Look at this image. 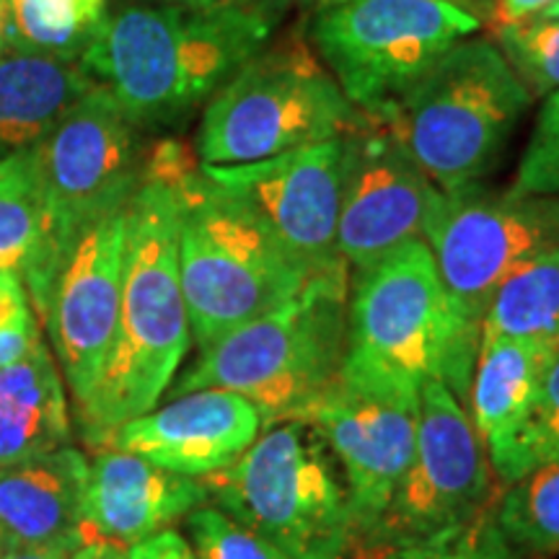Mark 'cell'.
<instances>
[{
    "label": "cell",
    "mask_w": 559,
    "mask_h": 559,
    "mask_svg": "<svg viewBox=\"0 0 559 559\" xmlns=\"http://www.w3.org/2000/svg\"><path fill=\"white\" fill-rule=\"evenodd\" d=\"M190 342L179 280V200L169 181L143 169L128 205L115 345L99 386L79 412L91 449H102L111 430L156 407Z\"/></svg>",
    "instance_id": "3"
},
{
    "label": "cell",
    "mask_w": 559,
    "mask_h": 559,
    "mask_svg": "<svg viewBox=\"0 0 559 559\" xmlns=\"http://www.w3.org/2000/svg\"><path fill=\"white\" fill-rule=\"evenodd\" d=\"M45 223L29 267L21 275L37 321L70 249L91 223L130 205L143 179L140 128L96 83L45 143L37 145Z\"/></svg>",
    "instance_id": "9"
},
{
    "label": "cell",
    "mask_w": 559,
    "mask_h": 559,
    "mask_svg": "<svg viewBox=\"0 0 559 559\" xmlns=\"http://www.w3.org/2000/svg\"><path fill=\"white\" fill-rule=\"evenodd\" d=\"M3 52H5V45H3V34H0V58H3Z\"/></svg>",
    "instance_id": "43"
},
{
    "label": "cell",
    "mask_w": 559,
    "mask_h": 559,
    "mask_svg": "<svg viewBox=\"0 0 559 559\" xmlns=\"http://www.w3.org/2000/svg\"><path fill=\"white\" fill-rule=\"evenodd\" d=\"M86 481L88 459L73 445L0 466V526L21 544L79 542Z\"/></svg>",
    "instance_id": "19"
},
{
    "label": "cell",
    "mask_w": 559,
    "mask_h": 559,
    "mask_svg": "<svg viewBox=\"0 0 559 559\" xmlns=\"http://www.w3.org/2000/svg\"><path fill=\"white\" fill-rule=\"evenodd\" d=\"M277 21L257 5H120L81 62L135 128H171L267 47Z\"/></svg>",
    "instance_id": "1"
},
{
    "label": "cell",
    "mask_w": 559,
    "mask_h": 559,
    "mask_svg": "<svg viewBox=\"0 0 559 559\" xmlns=\"http://www.w3.org/2000/svg\"><path fill=\"white\" fill-rule=\"evenodd\" d=\"M11 544H13V539H11V536H9V534H5V528H3V526H0V557H3V555H5V549H9V547H11Z\"/></svg>",
    "instance_id": "40"
},
{
    "label": "cell",
    "mask_w": 559,
    "mask_h": 559,
    "mask_svg": "<svg viewBox=\"0 0 559 559\" xmlns=\"http://www.w3.org/2000/svg\"><path fill=\"white\" fill-rule=\"evenodd\" d=\"M109 0H0L9 52L81 60L107 19Z\"/></svg>",
    "instance_id": "23"
},
{
    "label": "cell",
    "mask_w": 559,
    "mask_h": 559,
    "mask_svg": "<svg viewBox=\"0 0 559 559\" xmlns=\"http://www.w3.org/2000/svg\"><path fill=\"white\" fill-rule=\"evenodd\" d=\"M207 502L290 559H349L353 521L332 451L306 419L264 428L226 469L202 477Z\"/></svg>",
    "instance_id": "6"
},
{
    "label": "cell",
    "mask_w": 559,
    "mask_h": 559,
    "mask_svg": "<svg viewBox=\"0 0 559 559\" xmlns=\"http://www.w3.org/2000/svg\"><path fill=\"white\" fill-rule=\"evenodd\" d=\"M86 534V531H83ZM83 542V536L79 542H60V544H21L13 542L5 555L0 559H70L73 549Z\"/></svg>",
    "instance_id": "35"
},
{
    "label": "cell",
    "mask_w": 559,
    "mask_h": 559,
    "mask_svg": "<svg viewBox=\"0 0 559 559\" xmlns=\"http://www.w3.org/2000/svg\"><path fill=\"white\" fill-rule=\"evenodd\" d=\"M39 340V321L24 283L13 272H0V368L24 358Z\"/></svg>",
    "instance_id": "32"
},
{
    "label": "cell",
    "mask_w": 559,
    "mask_h": 559,
    "mask_svg": "<svg viewBox=\"0 0 559 559\" xmlns=\"http://www.w3.org/2000/svg\"><path fill=\"white\" fill-rule=\"evenodd\" d=\"M539 16H544V19H557L559 21V0H555V3L549 5V9H544Z\"/></svg>",
    "instance_id": "41"
},
{
    "label": "cell",
    "mask_w": 559,
    "mask_h": 559,
    "mask_svg": "<svg viewBox=\"0 0 559 559\" xmlns=\"http://www.w3.org/2000/svg\"><path fill=\"white\" fill-rule=\"evenodd\" d=\"M500 495L487 445L469 412L440 381L419 391L417 440L373 542L358 559L428 542L487 513Z\"/></svg>",
    "instance_id": "11"
},
{
    "label": "cell",
    "mask_w": 559,
    "mask_h": 559,
    "mask_svg": "<svg viewBox=\"0 0 559 559\" xmlns=\"http://www.w3.org/2000/svg\"><path fill=\"white\" fill-rule=\"evenodd\" d=\"M487 37L515 79L523 83L531 99H547L559 88V21L531 16L521 21L489 24Z\"/></svg>",
    "instance_id": "28"
},
{
    "label": "cell",
    "mask_w": 559,
    "mask_h": 559,
    "mask_svg": "<svg viewBox=\"0 0 559 559\" xmlns=\"http://www.w3.org/2000/svg\"><path fill=\"white\" fill-rule=\"evenodd\" d=\"M319 3H330V0H319ZM319 3H317V5H319Z\"/></svg>",
    "instance_id": "44"
},
{
    "label": "cell",
    "mask_w": 559,
    "mask_h": 559,
    "mask_svg": "<svg viewBox=\"0 0 559 559\" xmlns=\"http://www.w3.org/2000/svg\"><path fill=\"white\" fill-rule=\"evenodd\" d=\"M423 239L453 306L481 326L502 280L559 249V194L492 192L481 185L436 190Z\"/></svg>",
    "instance_id": "12"
},
{
    "label": "cell",
    "mask_w": 559,
    "mask_h": 559,
    "mask_svg": "<svg viewBox=\"0 0 559 559\" xmlns=\"http://www.w3.org/2000/svg\"><path fill=\"white\" fill-rule=\"evenodd\" d=\"M500 487L513 485L542 466L559 464V353L544 373L534 402L513 432L487 449Z\"/></svg>",
    "instance_id": "27"
},
{
    "label": "cell",
    "mask_w": 559,
    "mask_h": 559,
    "mask_svg": "<svg viewBox=\"0 0 559 559\" xmlns=\"http://www.w3.org/2000/svg\"><path fill=\"white\" fill-rule=\"evenodd\" d=\"M555 0H487V19H481V26L489 24H502V21H521L539 16L544 9Z\"/></svg>",
    "instance_id": "34"
},
{
    "label": "cell",
    "mask_w": 559,
    "mask_h": 559,
    "mask_svg": "<svg viewBox=\"0 0 559 559\" xmlns=\"http://www.w3.org/2000/svg\"><path fill=\"white\" fill-rule=\"evenodd\" d=\"M492 513L502 536L523 559L559 555V464L500 487Z\"/></svg>",
    "instance_id": "26"
},
{
    "label": "cell",
    "mask_w": 559,
    "mask_h": 559,
    "mask_svg": "<svg viewBox=\"0 0 559 559\" xmlns=\"http://www.w3.org/2000/svg\"><path fill=\"white\" fill-rule=\"evenodd\" d=\"M205 502L202 479L166 472L132 453L99 449L88 461L83 526L128 549Z\"/></svg>",
    "instance_id": "18"
},
{
    "label": "cell",
    "mask_w": 559,
    "mask_h": 559,
    "mask_svg": "<svg viewBox=\"0 0 559 559\" xmlns=\"http://www.w3.org/2000/svg\"><path fill=\"white\" fill-rule=\"evenodd\" d=\"M202 171L241 200L309 277L347 267L337 251L342 138L254 164L202 166Z\"/></svg>",
    "instance_id": "13"
},
{
    "label": "cell",
    "mask_w": 559,
    "mask_h": 559,
    "mask_svg": "<svg viewBox=\"0 0 559 559\" xmlns=\"http://www.w3.org/2000/svg\"><path fill=\"white\" fill-rule=\"evenodd\" d=\"M319 0H254V5H260V9L270 11L272 16H283L288 9H296V5H317Z\"/></svg>",
    "instance_id": "37"
},
{
    "label": "cell",
    "mask_w": 559,
    "mask_h": 559,
    "mask_svg": "<svg viewBox=\"0 0 559 559\" xmlns=\"http://www.w3.org/2000/svg\"><path fill=\"white\" fill-rule=\"evenodd\" d=\"M417 409L419 402L370 394L337 379L300 417L332 451L345 481L353 521L349 559H358L373 542L407 472L417 440Z\"/></svg>",
    "instance_id": "14"
},
{
    "label": "cell",
    "mask_w": 559,
    "mask_h": 559,
    "mask_svg": "<svg viewBox=\"0 0 559 559\" xmlns=\"http://www.w3.org/2000/svg\"><path fill=\"white\" fill-rule=\"evenodd\" d=\"M96 86L81 60L11 52L0 58V158L37 148Z\"/></svg>",
    "instance_id": "20"
},
{
    "label": "cell",
    "mask_w": 559,
    "mask_h": 559,
    "mask_svg": "<svg viewBox=\"0 0 559 559\" xmlns=\"http://www.w3.org/2000/svg\"><path fill=\"white\" fill-rule=\"evenodd\" d=\"M492 508L464 526L443 531L428 542L394 549L381 559H523L502 536Z\"/></svg>",
    "instance_id": "30"
},
{
    "label": "cell",
    "mask_w": 559,
    "mask_h": 559,
    "mask_svg": "<svg viewBox=\"0 0 559 559\" xmlns=\"http://www.w3.org/2000/svg\"><path fill=\"white\" fill-rule=\"evenodd\" d=\"M349 270L319 272L275 311L200 349L166 394L221 389L251 402L262 430L306 409L340 379L345 355Z\"/></svg>",
    "instance_id": "5"
},
{
    "label": "cell",
    "mask_w": 559,
    "mask_h": 559,
    "mask_svg": "<svg viewBox=\"0 0 559 559\" xmlns=\"http://www.w3.org/2000/svg\"><path fill=\"white\" fill-rule=\"evenodd\" d=\"M70 445L68 386L52 349L37 342L24 358L0 368V466Z\"/></svg>",
    "instance_id": "21"
},
{
    "label": "cell",
    "mask_w": 559,
    "mask_h": 559,
    "mask_svg": "<svg viewBox=\"0 0 559 559\" xmlns=\"http://www.w3.org/2000/svg\"><path fill=\"white\" fill-rule=\"evenodd\" d=\"M124 559H198L190 547V542L185 539V534H179L177 528H164L151 534L148 539L132 544L124 551Z\"/></svg>",
    "instance_id": "33"
},
{
    "label": "cell",
    "mask_w": 559,
    "mask_h": 559,
    "mask_svg": "<svg viewBox=\"0 0 559 559\" xmlns=\"http://www.w3.org/2000/svg\"><path fill=\"white\" fill-rule=\"evenodd\" d=\"M534 102L489 37H466L386 117L440 192L479 185Z\"/></svg>",
    "instance_id": "7"
},
{
    "label": "cell",
    "mask_w": 559,
    "mask_h": 559,
    "mask_svg": "<svg viewBox=\"0 0 559 559\" xmlns=\"http://www.w3.org/2000/svg\"><path fill=\"white\" fill-rule=\"evenodd\" d=\"M557 353V340L481 337L466 412L487 449L515 430Z\"/></svg>",
    "instance_id": "22"
},
{
    "label": "cell",
    "mask_w": 559,
    "mask_h": 559,
    "mask_svg": "<svg viewBox=\"0 0 559 559\" xmlns=\"http://www.w3.org/2000/svg\"><path fill=\"white\" fill-rule=\"evenodd\" d=\"M185 531L198 559H290L213 502L187 513Z\"/></svg>",
    "instance_id": "29"
},
{
    "label": "cell",
    "mask_w": 559,
    "mask_h": 559,
    "mask_svg": "<svg viewBox=\"0 0 559 559\" xmlns=\"http://www.w3.org/2000/svg\"><path fill=\"white\" fill-rule=\"evenodd\" d=\"M481 337L559 342V249L502 280L481 317Z\"/></svg>",
    "instance_id": "24"
},
{
    "label": "cell",
    "mask_w": 559,
    "mask_h": 559,
    "mask_svg": "<svg viewBox=\"0 0 559 559\" xmlns=\"http://www.w3.org/2000/svg\"><path fill=\"white\" fill-rule=\"evenodd\" d=\"M432 194V181L386 122L342 138L337 251L349 272L423 239Z\"/></svg>",
    "instance_id": "15"
},
{
    "label": "cell",
    "mask_w": 559,
    "mask_h": 559,
    "mask_svg": "<svg viewBox=\"0 0 559 559\" xmlns=\"http://www.w3.org/2000/svg\"><path fill=\"white\" fill-rule=\"evenodd\" d=\"M479 29L477 11L451 0H330L313 11L309 39L349 104L381 122Z\"/></svg>",
    "instance_id": "10"
},
{
    "label": "cell",
    "mask_w": 559,
    "mask_h": 559,
    "mask_svg": "<svg viewBox=\"0 0 559 559\" xmlns=\"http://www.w3.org/2000/svg\"><path fill=\"white\" fill-rule=\"evenodd\" d=\"M181 5H187V9L207 11V9H223V5H254V0H181ZM257 9H260V5H257Z\"/></svg>",
    "instance_id": "38"
},
{
    "label": "cell",
    "mask_w": 559,
    "mask_h": 559,
    "mask_svg": "<svg viewBox=\"0 0 559 559\" xmlns=\"http://www.w3.org/2000/svg\"><path fill=\"white\" fill-rule=\"evenodd\" d=\"M132 3H138V5H169V3L181 5V0H124V5H132Z\"/></svg>",
    "instance_id": "39"
},
{
    "label": "cell",
    "mask_w": 559,
    "mask_h": 559,
    "mask_svg": "<svg viewBox=\"0 0 559 559\" xmlns=\"http://www.w3.org/2000/svg\"><path fill=\"white\" fill-rule=\"evenodd\" d=\"M451 3H459V5H466V9H469V3H485V0H451Z\"/></svg>",
    "instance_id": "42"
},
{
    "label": "cell",
    "mask_w": 559,
    "mask_h": 559,
    "mask_svg": "<svg viewBox=\"0 0 559 559\" xmlns=\"http://www.w3.org/2000/svg\"><path fill=\"white\" fill-rule=\"evenodd\" d=\"M508 190L513 194H559V88L544 99Z\"/></svg>",
    "instance_id": "31"
},
{
    "label": "cell",
    "mask_w": 559,
    "mask_h": 559,
    "mask_svg": "<svg viewBox=\"0 0 559 559\" xmlns=\"http://www.w3.org/2000/svg\"><path fill=\"white\" fill-rule=\"evenodd\" d=\"M330 70L304 39L267 45L202 109L194 156L202 166H239L326 143L366 128Z\"/></svg>",
    "instance_id": "8"
},
{
    "label": "cell",
    "mask_w": 559,
    "mask_h": 559,
    "mask_svg": "<svg viewBox=\"0 0 559 559\" xmlns=\"http://www.w3.org/2000/svg\"><path fill=\"white\" fill-rule=\"evenodd\" d=\"M262 432L251 402L221 389L190 391L115 428L102 449L132 453L181 477H207L234 464ZM99 451V449H96Z\"/></svg>",
    "instance_id": "17"
},
{
    "label": "cell",
    "mask_w": 559,
    "mask_h": 559,
    "mask_svg": "<svg viewBox=\"0 0 559 559\" xmlns=\"http://www.w3.org/2000/svg\"><path fill=\"white\" fill-rule=\"evenodd\" d=\"M45 198L37 148L0 158V272L24 275L37 254Z\"/></svg>",
    "instance_id": "25"
},
{
    "label": "cell",
    "mask_w": 559,
    "mask_h": 559,
    "mask_svg": "<svg viewBox=\"0 0 559 559\" xmlns=\"http://www.w3.org/2000/svg\"><path fill=\"white\" fill-rule=\"evenodd\" d=\"M128 207L91 223L70 249L39 321L66 381L75 415L94 396L115 345L122 298Z\"/></svg>",
    "instance_id": "16"
},
{
    "label": "cell",
    "mask_w": 559,
    "mask_h": 559,
    "mask_svg": "<svg viewBox=\"0 0 559 559\" xmlns=\"http://www.w3.org/2000/svg\"><path fill=\"white\" fill-rule=\"evenodd\" d=\"M83 542L79 544V547L73 549V555H70V559H124V547H117V544H111L107 539H102V536L91 534V531L83 526Z\"/></svg>",
    "instance_id": "36"
},
{
    "label": "cell",
    "mask_w": 559,
    "mask_h": 559,
    "mask_svg": "<svg viewBox=\"0 0 559 559\" xmlns=\"http://www.w3.org/2000/svg\"><path fill=\"white\" fill-rule=\"evenodd\" d=\"M143 169L177 192L179 280L198 353L304 288L309 275L241 200L202 171L185 143L158 140L145 151Z\"/></svg>",
    "instance_id": "4"
},
{
    "label": "cell",
    "mask_w": 559,
    "mask_h": 559,
    "mask_svg": "<svg viewBox=\"0 0 559 559\" xmlns=\"http://www.w3.org/2000/svg\"><path fill=\"white\" fill-rule=\"evenodd\" d=\"M481 326L461 313L425 239L349 272L340 381L370 394L419 402L440 381L466 407Z\"/></svg>",
    "instance_id": "2"
}]
</instances>
